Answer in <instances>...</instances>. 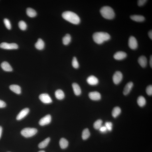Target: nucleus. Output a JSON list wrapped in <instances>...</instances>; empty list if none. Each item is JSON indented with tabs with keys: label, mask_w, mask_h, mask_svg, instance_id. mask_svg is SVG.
Here are the masks:
<instances>
[{
	"label": "nucleus",
	"mask_w": 152,
	"mask_h": 152,
	"mask_svg": "<svg viewBox=\"0 0 152 152\" xmlns=\"http://www.w3.org/2000/svg\"><path fill=\"white\" fill-rule=\"evenodd\" d=\"M94 41L98 44H102L105 42L108 41L110 39V36L107 32H96L93 35Z\"/></svg>",
	"instance_id": "1"
},
{
	"label": "nucleus",
	"mask_w": 152,
	"mask_h": 152,
	"mask_svg": "<svg viewBox=\"0 0 152 152\" xmlns=\"http://www.w3.org/2000/svg\"><path fill=\"white\" fill-rule=\"evenodd\" d=\"M62 16L65 20L73 24L77 25L80 23V18L73 12L70 11L65 12L62 14Z\"/></svg>",
	"instance_id": "2"
},
{
	"label": "nucleus",
	"mask_w": 152,
	"mask_h": 152,
	"mask_svg": "<svg viewBox=\"0 0 152 152\" xmlns=\"http://www.w3.org/2000/svg\"><path fill=\"white\" fill-rule=\"evenodd\" d=\"M100 12L102 17L107 19L112 20L115 17V13L113 9L108 6H105L101 8Z\"/></svg>",
	"instance_id": "3"
},
{
	"label": "nucleus",
	"mask_w": 152,
	"mask_h": 152,
	"mask_svg": "<svg viewBox=\"0 0 152 152\" xmlns=\"http://www.w3.org/2000/svg\"><path fill=\"white\" fill-rule=\"evenodd\" d=\"M37 129L34 128H25L21 131V134L25 137H31L37 133Z\"/></svg>",
	"instance_id": "4"
},
{
	"label": "nucleus",
	"mask_w": 152,
	"mask_h": 152,
	"mask_svg": "<svg viewBox=\"0 0 152 152\" xmlns=\"http://www.w3.org/2000/svg\"><path fill=\"white\" fill-rule=\"evenodd\" d=\"M0 48L6 50L17 49L19 48V46L15 43H9L3 42L0 44Z\"/></svg>",
	"instance_id": "5"
},
{
	"label": "nucleus",
	"mask_w": 152,
	"mask_h": 152,
	"mask_svg": "<svg viewBox=\"0 0 152 152\" xmlns=\"http://www.w3.org/2000/svg\"><path fill=\"white\" fill-rule=\"evenodd\" d=\"M123 78V75L121 72L117 71L113 74L112 79L113 83L115 85H118L121 83Z\"/></svg>",
	"instance_id": "6"
},
{
	"label": "nucleus",
	"mask_w": 152,
	"mask_h": 152,
	"mask_svg": "<svg viewBox=\"0 0 152 152\" xmlns=\"http://www.w3.org/2000/svg\"><path fill=\"white\" fill-rule=\"evenodd\" d=\"M128 45L130 48L132 50H135L138 47V43L135 38L133 36L130 37L128 42Z\"/></svg>",
	"instance_id": "7"
},
{
	"label": "nucleus",
	"mask_w": 152,
	"mask_h": 152,
	"mask_svg": "<svg viewBox=\"0 0 152 152\" xmlns=\"http://www.w3.org/2000/svg\"><path fill=\"white\" fill-rule=\"evenodd\" d=\"M39 98L42 102L45 104H49L52 102L51 98L47 94H42L40 95Z\"/></svg>",
	"instance_id": "8"
},
{
	"label": "nucleus",
	"mask_w": 152,
	"mask_h": 152,
	"mask_svg": "<svg viewBox=\"0 0 152 152\" xmlns=\"http://www.w3.org/2000/svg\"><path fill=\"white\" fill-rule=\"evenodd\" d=\"M51 120V116L50 115H47L40 119L39 122V124L42 126H43L49 124Z\"/></svg>",
	"instance_id": "9"
},
{
	"label": "nucleus",
	"mask_w": 152,
	"mask_h": 152,
	"mask_svg": "<svg viewBox=\"0 0 152 152\" xmlns=\"http://www.w3.org/2000/svg\"><path fill=\"white\" fill-rule=\"evenodd\" d=\"M88 96L91 100L94 101H98L101 98L100 93L97 91L90 92Z\"/></svg>",
	"instance_id": "10"
},
{
	"label": "nucleus",
	"mask_w": 152,
	"mask_h": 152,
	"mask_svg": "<svg viewBox=\"0 0 152 152\" xmlns=\"http://www.w3.org/2000/svg\"><path fill=\"white\" fill-rule=\"evenodd\" d=\"M127 55L126 53L123 51L117 52L113 56L114 59L117 60H122L127 57Z\"/></svg>",
	"instance_id": "11"
},
{
	"label": "nucleus",
	"mask_w": 152,
	"mask_h": 152,
	"mask_svg": "<svg viewBox=\"0 0 152 152\" xmlns=\"http://www.w3.org/2000/svg\"><path fill=\"white\" fill-rule=\"evenodd\" d=\"M87 81L89 85L92 86H96L99 83L98 79L96 77L92 75L88 77Z\"/></svg>",
	"instance_id": "12"
},
{
	"label": "nucleus",
	"mask_w": 152,
	"mask_h": 152,
	"mask_svg": "<svg viewBox=\"0 0 152 152\" xmlns=\"http://www.w3.org/2000/svg\"><path fill=\"white\" fill-rule=\"evenodd\" d=\"M29 111V109L26 108L23 109L18 115L17 117V120H21L27 115Z\"/></svg>",
	"instance_id": "13"
},
{
	"label": "nucleus",
	"mask_w": 152,
	"mask_h": 152,
	"mask_svg": "<svg viewBox=\"0 0 152 152\" xmlns=\"http://www.w3.org/2000/svg\"><path fill=\"white\" fill-rule=\"evenodd\" d=\"M133 82H130L126 85L123 91L124 95L126 96L128 95L130 92L133 87Z\"/></svg>",
	"instance_id": "14"
},
{
	"label": "nucleus",
	"mask_w": 152,
	"mask_h": 152,
	"mask_svg": "<svg viewBox=\"0 0 152 152\" xmlns=\"http://www.w3.org/2000/svg\"><path fill=\"white\" fill-rule=\"evenodd\" d=\"M138 62L140 65L143 68H145L147 66V61L145 56H142L140 57L138 59Z\"/></svg>",
	"instance_id": "15"
},
{
	"label": "nucleus",
	"mask_w": 152,
	"mask_h": 152,
	"mask_svg": "<svg viewBox=\"0 0 152 152\" xmlns=\"http://www.w3.org/2000/svg\"><path fill=\"white\" fill-rule=\"evenodd\" d=\"M1 67L2 69L5 71L11 72L13 70L11 66L8 63L4 62L2 63Z\"/></svg>",
	"instance_id": "16"
},
{
	"label": "nucleus",
	"mask_w": 152,
	"mask_h": 152,
	"mask_svg": "<svg viewBox=\"0 0 152 152\" xmlns=\"http://www.w3.org/2000/svg\"><path fill=\"white\" fill-rule=\"evenodd\" d=\"M72 87L75 95L77 96H79L81 93V90L79 85L76 83H74L72 84Z\"/></svg>",
	"instance_id": "17"
},
{
	"label": "nucleus",
	"mask_w": 152,
	"mask_h": 152,
	"mask_svg": "<svg viewBox=\"0 0 152 152\" xmlns=\"http://www.w3.org/2000/svg\"><path fill=\"white\" fill-rule=\"evenodd\" d=\"M10 89L16 94H19L21 93V87L18 85H11L9 87Z\"/></svg>",
	"instance_id": "18"
},
{
	"label": "nucleus",
	"mask_w": 152,
	"mask_h": 152,
	"mask_svg": "<svg viewBox=\"0 0 152 152\" xmlns=\"http://www.w3.org/2000/svg\"><path fill=\"white\" fill-rule=\"evenodd\" d=\"M130 18L133 21L137 22H143L145 20V17L141 15H132L130 16Z\"/></svg>",
	"instance_id": "19"
},
{
	"label": "nucleus",
	"mask_w": 152,
	"mask_h": 152,
	"mask_svg": "<svg viewBox=\"0 0 152 152\" xmlns=\"http://www.w3.org/2000/svg\"><path fill=\"white\" fill-rule=\"evenodd\" d=\"M35 47L36 49L40 50L43 49L44 47V43L43 40L40 38L38 39L35 44Z\"/></svg>",
	"instance_id": "20"
},
{
	"label": "nucleus",
	"mask_w": 152,
	"mask_h": 152,
	"mask_svg": "<svg viewBox=\"0 0 152 152\" xmlns=\"http://www.w3.org/2000/svg\"><path fill=\"white\" fill-rule=\"evenodd\" d=\"M26 13L28 16L30 18L36 17L37 14L35 10L30 8H28L27 9Z\"/></svg>",
	"instance_id": "21"
},
{
	"label": "nucleus",
	"mask_w": 152,
	"mask_h": 152,
	"mask_svg": "<svg viewBox=\"0 0 152 152\" xmlns=\"http://www.w3.org/2000/svg\"><path fill=\"white\" fill-rule=\"evenodd\" d=\"M55 96L56 98L58 100H62L64 98L65 94L62 90L59 89L56 91Z\"/></svg>",
	"instance_id": "22"
},
{
	"label": "nucleus",
	"mask_w": 152,
	"mask_h": 152,
	"mask_svg": "<svg viewBox=\"0 0 152 152\" xmlns=\"http://www.w3.org/2000/svg\"><path fill=\"white\" fill-rule=\"evenodd\" d=\"M137 103L139 106L141 107L144 106L146 103V101L143 96H139L137 99Z\"/></svg>",
	"instance_id": "23"
},
{
	"label": "nucleus",
	"mask_w": 152,
	"mask_h": 152,
	"mask_svg": "<svg viewBox=\"0 0 152 152\" xmlns=\"http://www.w3.org/2000/svg\"><path fill=\"white\" fill-rule=\"evenodd\" d=\"M121 112V110L120 107H116L113 109L112 112V116L114 118H116L120 114Z\"/></svg>",
	"instance_id": "24"
},
{
	"label": "nucleus",
	"mask_w": 152,
	"mask_h": 152,
	"mask_svg": "<svg viewBox=\"0 0 152 152\" xmlns=\"http://www.w3.org/2000/svg\"><path fill=\"white\" fill-rule=\"evenodd\" d=\"M60 147L61 149H64L67 147L68 144V141L64 138H62L60 140L59 142Z\"/></svg>",
	"instance_id": "25"
},
{
	"label": "nucleus",
	"mask_w": 152,
	"mask_h": 152,
	"mask_svg": "<svg viewBox=\"0 0 152 152\" xmlns=\"http://www.w3.org/2000/svg\"><path fill=\"white\" fill-rule=\"evenodd\" d=\"M50 140L49 137H48L44 140L41 142L38 145V147L40 149H43L45 148L48 145Z\"/></svg>",
	"instance_id": "26"
},
{
	"label": "nucleus",
	"mask_w": 152,
	"mask_h": 152,
	"mask_svg": "<svg viewBox=\"0 0 152 152\" xmlns=\"http://www.w3.org/2000/svg\"><path fill=\"white\" fill-rule=\"evenodd\" d=\"M71 40V37L70 34H66L63 38V43L65 45H67L70 43Z\"/></svg>",
	"instance_id": "27"
},
{
	"label": "nucleus",
	"mask_w": 152,
	"mask_h": 152,
	"mask_svg": "<svg viewBox=\"0 0 152 152\" xmlns=\"http://www.w3.org/2000/svg\"><path fill=\"white\" fill-rule=\"evenodd\" d=\"M90 132L88 129H85L83 130L82 135V138L83 139L85 140L87 139L90 137Z\"/></svg>",
	"instance_id": "28"
},
{
	"label": "nucleus",
	"mask_w": 152,
	"mask_h": 152,
	"mask_svg": "<svg viewBox=\"0 0 152 152\" xmlns=\"http://www.w3.org/2000/svg\"><path fill=\"white\" fill-rule=\"evenodd\" d=\"M103 121L101 119L96 121L94 124V127L95 129L98 130L102 126Z\"/></svg>",
	"instance_id": "29"
},
{
	"label": "nucleus",
	"mask_w": 152,
	"mask_h": 152,
	"mask_svg": "<svg viewBox=\"0 0 152 152\" xmlns=\"http://www.w3.org/2000/svg\"><path fill=\"white\" fill-rule=\"evenodd\" d=\"M19 26L20 29L22 30H25L27 29V25L25 22L21 21L19 22Z\"/></svg>",
	"instance_id": "30"
},
{
	"label": "nucleus",
	"mask_w": 152,
	"mask_h": 152,
	"mask_svg": "<svg viewBox=\"0 0 152 152\" xmlns=\"http://www.w3.org/2000/svg\"><path fill=\"white\" fill-rule=\"evenodd\" d=\"M3 22L7 29L9 30H11V25L9 20L7 19H4Z\"/></svg>",
	"instance_id": "31"
},
{
	"label": "nucleus",
	"mask_w": 152,
	"mask_h": 152,
	"mask_svg": "<svg viewBox=\"0 0 152 152\" xmlns=\"http://www.w3.org/2000/svg\"><path fill=\"white\" fill-rule=\"evenodd\" d=\"M72 66L74 68L76 69L78 68L79 66V64L77 60V58L75 57H74L73 58L72 62Z\"/></svg>",
	"instance_id": "32"
},
{
	"label": "nucleus",
	"mask_w": 152,
	"mask_h": 152,
	"mask_svg": "<svg viewBox=\"0 0 152 152\" xmlns=\"http://www.w3.org/2000/svg\"><path fill=\"white\" fill-rule=\"evenodd\" d=\"M105 127H106L107 130L111 131L112 130V124L110 122H107L105 123Z\"/></svg>",
	"instance_id": "33"
},
{
	"label": "nucleus",
	"mask_w": 152,
	"mask_h": 152,
	"mask_svg": "<svg viewBox=\"0 0 152 152\" xmlns=\"http://www.w3.org/2000/svg\"><path fill=\"white\" fill-rule=\"evenodd\" d=\"M146 92L149 96H151L152 95V86L150 85L148 86L146 89Z\"/></svg>",
	"instance_id": "34"
},
{
	"label": "nucleus",
	"mask_w": 152,
	"mask_h": 152,
	"mask_svg": "<svg viewBox=\"0 0 152 152\" xmlns=\"http://www.w3.org/2000/svg\"><path fill=\"white\" fill-rule=\"evenodd\" d=\"M147 1L146 0H139L138 1V5L139 6H142L144 5Z\"/></svg>",
	"instance_id": "35"
},
{
	"label": "nucleus",
	"mask_w": 152,
	"mask_h": 152,
	"mask_svg": "<svg viewBox=\"0 0 152 152\" xmlns=\"http://www.w3.org/2000/svg\"><path fill=\"white\" fill-rule=\"evenodd\" d=\"M99 130L101 132L103 133H106L107 131V130L105 126H101Z\"/></svg>",
	"instance_id": "36"
},
{
	"label": "nucleus",
	"mask_w": 152,
	"mask_h": 152,
	"mask_svg": "<svg viewBox=\"0 0 152 152\" xmlns=\"http://www.w3.org/2000/svg\"><path fill=\"white\" fill-rule=\"evenodd\" d=\"M6 105V103L3 101L0 100V108H4Z\"/></svg>",
	"instance_id": "37"
},
{
	"label": "nucleus",
	"mask_w": 152,
	"mask_h": 152,
	"mask_svg": "<svg viewBox=\"0 0 152 152\" xmlns=\"http://www.w3.org/2000/svg\"><path fill=\"white\" fill-rule=\"evenodd\" d=\"M148 35L150 39L152 40V30H150L148 33Z\"/></svg>",
	"instance_id": "38"
},
{
	"label": "nucleus",
	"mask_w": 152,
	"mask_h": 152,
	"mask_svg": "<svg viewBox=\"0 0 152 152\" xmlns=\"http://www.w3.org/2000/svg\"><path fill=\"white\" fill-rule=\"evenodd\" d=\"M150 65L151 67L152 68V56H151L150 59Z\"/></svg>",
	"instance_id": "39"
},
{
	"label": "nucleus",
	"mask_w": 152,
	"mask_h": 152,
	"mask_svg": "<svg viewBox=\"0 0 152 152\" xmlns=\"http://www.w3.org/2000/svg\"><path fill=\"white\" fill-rule=\"evenodd\" d=\"M2 131V128L1 126H0V138L1 136Z\"/></svg>",
	"instance_id": "40"
},
{
	"label": "nucleus",
	"mask_w": 152,
	"mask_h": 152,
	"mask_svg": "<svg viewBox=\"0 0 152 152\" xmlns=\"http://www.w3.org/2000/svg\"><path fill=\"white\" fill-rule=\"evenodd\" d=\"M38 152H45L44 151H40Z\"/></svg>",
	"instance_id": "41"
}]
</instances>
